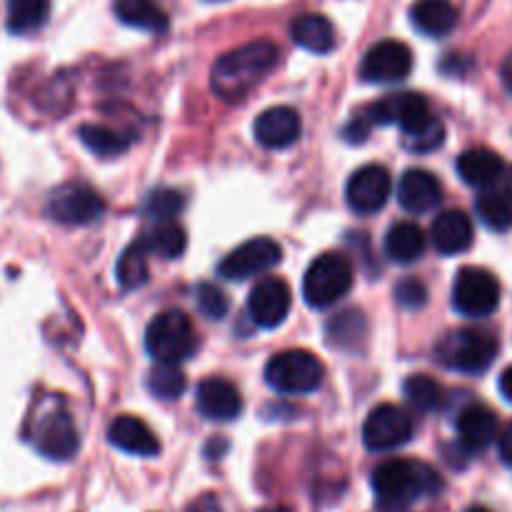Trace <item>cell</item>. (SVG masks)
<instances>
[{
  "label": "cell",
  "mask_w": 512,
  "mask_h": 512,
  "mask_svg": "<svg viewBox=\"0 0 512 512\" xmlns=\"http://www.w3.org/2000/svg\"><path fill=\"white\" fill-rule=\"evenodd\" d=\"M78 138L80 143H83L90 153L98 155V158H118V155H123L125 150L130 148V138L105 128V125L95 123L80 125Z\"/></svg>",
  "instance_id": "f1b7e54d"
},
{
  "label": "cell",
  "mask_w": 512,
  "mask_h": 512,
  "mask_svg": "<svg viewBox=\"0 0 512 512\" xmlns=\"http://www.w3.org/2000/svg\"><path fill=\"white\" fill-rule=\"evenodd\" d=\"M255 140L268 150H283L298 143L303 133V120L298 110L290 105H275V108L263 110L253 125Z\"/></svg>",
  "instance_id": "2e32d148"
},
{
  "label": "cell",
  "mask_w": 512,
  "mask_h": 512,
  "mask_svg": "<svg viewBox=\"0 0 512 512\" xmlns=\"http://www.w3.org/2000/svg\"><path fill=\"white\" fill-rule=\"evenodd\" d=\"M50 15V0H8L5 25L13 35H28L43 28Z\"/></svg>",
  "instance_id": "4316f807"
},
{
  "label": "cell",
  "mask_w": 512,
  "mask_h": 512,
  "mask_svg": "<svg viewBox=\"0 0 512 512\" xmlns=\"http://www.w3.org/2000/svg\"><path fill=\"white\" fill-rule=\"evenodd\" d=\"M413 70V53L400 40H380L365 53L360 75L368 83H400Z\"/></svg>",
  "instance_id": "5bb4252c"
},
{
  "label": "cell",
  "mask_w": 512,
  "mask_h": 512,
  "mask_svg": "<svg viewBox=\"0 0 512 512\" xmlns=\"http://www.w3.org/2000/svg\"><path fill=\"white\" fill-rule=\"evenodd\" d=\"M195 328L180 310H165L150 320L145 330V348L158 363H180L195 350Z\"/></svg>",
  "instance_id": "8992f818"
},
{
  "label": "cell",
  "mask_w": 512,
  "mask_h": 512,
  "mask_svg": "<svg viewBox=\"0 0 512 512\" xmlns=\"http://www.w3.org/2000/svg\"><path fill=\"white\" fill-rule=\"evenodd\" d=\"M473 220L463 210H445L433 220L430 240L440 255H460L473 245Z\"/></svg>",
  "instance_id": "ffe728a7"
},
{
  "label": "cell",
  "mask_w": 512,
  "mask_h": 512,
  "mask_svg": "<svg viewBox=\"0 0 512 512\" xmlns=\"http://www.w3.org/2000/svg\"><path fill=\"white\" fill-rule=\"evenodd\" d=\"M390 193H393V180L388 168L383 165H363L355 170L345 188V200L350 210L358 215H375L385 208Z\"/></svg>",
  "instance_id": "4fadbf2b"
},
{
  "label": "cell",
  "mask_w": 512,
  "mask_h": 512,
  "mask_svg": "<svg viewBox=\"0 0 512 512\" xmlns=\"http://www.w3.org/2000/svg\"><path fill=\"white\" fill-rule=\"evenodd\" d=\"M500 393H503V398L512 403V365L510 368L503 370V375H500Z\"/></svg>",
  "instance_id": "60d3db41"
},
{
  "label": "cell",
  "mask_w": 512,
  "mask_h": 512,
  "mask_svg": "<svg viewBox=\"0 0 512 512\" xmlns=\"http://www.w3.org/2000/svg\"><path fill=\"white\" fill-rule=\"evenodd\" d=\"M280 50L273 40H253L220 55L210 73V88L225 103H238L258 88L278 65Z\"/></svg>",
  "instance_id": "6da1fadb"
},
{
  "label": "cell",
  "mask_w": 512,
  "mask_h": 512,
  "mask_svg": "<svg viewBox=\"0 0 512 512\" xmlns=\"http://www.w3.org/2000/svg\"><path fill=\"white\" fill-rule=\"evenodd\" d=\"M498 450H500V458H503V463L512 465V423L505 425L503 433L498 435Z\"/></svg>",
  "instance_id": "ab89813d"
},
{
  "label": "cell",
  "mask_w": 512,
  "mask_h": 512,
  "mask_svg": "<svg viewBox=\"0 0 512 512\" xmlns=\"http://www.w3.org/2000/svg\"><path fill=\"white\" fill-rule=\"evenodd\" d=\"M370 120L365 118V115H360V118H355L353 123L345 128V138L350 140V143H363L365 138H368V130H370Z\"/></svg>",
  "instance_id": "74e56055"
},
{
  "label": "cell",
  "mask_w": 512,
  "mask_h": 512,
  "mask_svg": "<svg viewBox=\"0 0 512 512\" xmlns=\"http://www.w3.org/2000/svg\"><path fill=\"white\" fill-rule=\"evenodd\" d=\"M425 245H428V238H425L423 230L415 223H408V220L390 225V230L385 233V255L393 263H415L425 253Z\"/></svg>",
  "instance_id": "d4e9b609"
},
{
  "label": "cell",
  "mask_w": 512,
  "mask_h": 512,
  "mask_svg": "<svg viewBox=\"0 0 512 512\" xmlns=\"http://www.w3.org/2000/svg\"><path fill=\"white\" fill-rule=\"evenodd\" d=\"M365 118L378 125H400L405 135L425 128L433 120L430 103L420 93H400L373 103L365 110Z\"/></svg>",
  "instance_id": "7c38bea8"
},
{
  "label": "cell",
  "mask_w": 512,
  "mask_h": 512,
  "mask_svg": "<svg viewBox=\"0 0 512 512\" xmlns=\"http://www.w3.org/2000/svg\"><path fill=\"white\" fill-rule=\"evenodd\" d=\"M403 143L413 153H433V150H438L445 143V125L438 118H433L425 128L405 135Z\"/></svg>",
  "instance_id": "e575fe53"
},
{
  "label": "cell",
  "mask_w": 512,
  "mask_h": 512,
  "mask_svg": "<svg viewBox=\"0 0 512 512\" xmlns=\"http://www.w3.org/2000/svg\"><path fill=\"white\" fill-rule=\"evenodd\" d=\"M145 248L148 253L160 255L165 260L180 258L188 248V235H185L183 225L175 220H158V225L145 235Z\"/></svg>",
  "instance_id": "83f0119b"
},
{
  "label": "cell",
  "mask_w": 512,
  "mask_h": 512,
  "mask_svg": "<svg viewBox=\"0 0 512 512\" xmlns=\"http://www.w3.org/2000/svg\"><path fill=\"white\" fill-rule=\"evenodd\" d=\"M115 273H118V283L123 290H135L140 288V285L148 283L150 268H148V248H145V243L128 245V248L123 250V255H120Z\"/></svg>",
  "instance_id": "f546056e"
},
{
  "label": "cell",
  "mask_w": 512,
  "mask_h": 512,
  "mask_svg": "<svg viewBox=\"0 0 512 512\" xmlns=\"http://www.w3.org/2000/svg\"><path fill=\"white\" fill-rule=\"evenodd\" d=\"M353 288V265L345 255L325 253L310 263L303 278V295L310 308H330Z\"/></svg>",
  "instance_id": "5b68a950"
},
{
  "label": "cell",
  "mask_w": 512,
  "mask_h": 512,
  "mask_svg": "<svg viewBox=\"0 0 512 512\" xmlns=\"http://www.w3.org/2000/svg\"><path fill=\"white\" fill-rule=\"evenodd\" d=\"M403 393L405 400L423 413L443 405V385L430 375H410L403 385Z\"/></svg>",
  "instance_id": "d6a6232c"
},
{
  "label": "cell",
  "mask_w": 512,
  "mask_h": 512,
  "mask_svg": "<svg viewBox=\"0 0 512 512\" xmlns=\"http://www.w3.org/2000/svg\"><path fill=\"white\" fill-rule=\"evenodd\" d=\"M325 365L310 350H283L265 365V383L280 395H308L323 385Z\"/></svg>",
  "instance_id": "3957f363"
},
{
  "label": "cell",
  "mask_w": 512,
  "mask_h": 512,
  "mask_svg": "<svg viewBox=\"0 0 512 512\" xmlns=\"http://www.w3.org/2000/svg\"><path fill=\"white\" fill-rule=\"evenodd\" d=\"M198 410L203 418L228 423L243 413V398L230 380L205 378L198 385Z\"/></svg>",
  "instance_id": "ac0fdd59"
},
{
  "label": "cell",
  "mask_w": 512,
  "mask_h": 512,
  "mask_svg": "<svg viewBox=\"0 0 512 512\" xmlns=\"http://www.w3.org/2000/svg\"><path fill=\"white\" fill-rule=\"evenodd\" d=\"M395 300H398L403 308H423V305L428 303V288H425V283H420V280L405 278L395 285Z\"/></svg>",
  "instance_id": "8d00e7d4"
},
{
  "label": "cell",
  "mask_w": 512,
  "mask_h": 512,
  "mask_svg": "<svg viewBox=\"0 0 512 512\" xmlns=\"http://www.w3.org/2000/svg\"><path fill=\"white\" fill-rule=\"evenodd\" d=\"M188 512H223V505H220V500L215 495H200L198 500L190 503Z\"/></svg>",
  "instance_id": "f35d334b"
},
{
  "label": "cell",
  "mask_w": 512,
  "mask_h": 512,
  "mask_svg": "<svg viewBox=\"0 0 512 512\" xmlns=\"http://www.w3.org/2000/svg\"><path fill=\"white\" fill-rule=\"evenodd\" d=\"M108 440L113 448L138 458H153L160 453V440L148 425L133 415H118L108 428Z\"/></svg>",
  "instance_id": "d6986e66"
},
{
  "label": "cell",
  "mask_w": 512,
  "mask_h": 512,
  "mask_svg": "<svg viewBox=\"0 0 512 512\" xmlns=\"http://www.w3.org/2000/svg\"><path fill=\"white\" fill-rule=\"evenodd\" d=\"M478 218L485 228L495 233H505L512 228V200L505 193H485L475 200Z\"/></svg>",
  "instance_id": "1f68e13d"
},
{
  "label": "cell",
  "mask_w": 512,
  "mask_h": 512,
  "mask_svg": "<svg viewBox=\"0 0 512 512\" xmlns=\"http://www.w3.org/2000/svg\"><path fill=\"white\" fill-rule=\"evenodd\" d=\"M195 303H198V310L208 320H223L225 315H228V308H230V303H228V298H225L223 290L213 283L198 285V298H195Z\"/></svg>",
  "instance_id": "d590c367"
},
{
  "label": "cell",
  "mask_w": 512,
  "mask_h": 512,
  "mask_svg": "<svg viewBox=\"0 0 512 512\" xmlns=\"http://www.w3.org/2000/svg\"><path fill=\"white\" fill-rule=\"evenodd\" d=\"M28 438L43 458L55 460V463L73 458L80 445L73 418L60 405V400H53V403H48V408H43L35 415Z\"/></svg>",
  "instance_id": "277c9868"
},
{
  "label": "cell",
  "mask_w": 512,
  "mask_h": 512,
  "mask_svg": "<svg viewBox=\"0 0 512 512\" xmlns=\"http://www.w3.org/2000/svg\"><path fill=\"white\" fill-rule=\"evenodd\" d=\"M413 440V420L398 405H378L370 410L363 425V443L373 453H388V450L403 448Z\"/></svg>",
  "instance_id": "30bf717a"
},
{
  "label": "cell",
  "mask_w": 512,
  "mask_h": 512,
  "mask_svg": "<svg viewBox=\"0 0 512 512\" xmlns=\"http://www.w3.org/2000/svg\"><path fill=\"white\" fill-rule=\"evenodd\" d=\"M465 512H493V510L483 508V505H475V508H470V510H465Z\"/></svg>",
  "instance_id": "ee69618b"
},
{
  "label": "cell",
  "mask_w": 512,
  "mask_h": 512,
  "mask_svg": "<svg viewBox=\"0 0 512 512\" xmlns=\"http://www.w3.org/2000/svg\"><path fill=\"white\" fill-rule=\"evenodd\" d=\"M500 305V283L483 268H463L453 283V308L465 318H485Z\"/></svg>",
  "instance_id": "ba28073f"
},
{
  "label": "cell",
  "mask_w": 512,
  "mask_h": 512,
  "mask_svg": "<svg viewBox=\"0 0 512 512\" xmlns=\"http://www.w3.org/2000/svg\"><path fill=\"white\" fill-rule=\"evenodd\" d=\"M45 213L60 225H90L105 213V200L85 183H65L50 193Z\"/></svg>",
  "instance_id": "9c48e42d"
},
{
  "label": "cell",
  "mask_w": 512,
  "mask_h": 512,
  "mask_svg": "<svg viewBox=\"0 0 512 512\" xmlns=\"http://www.w3.org/2000/svg\"><path fill=\"white\" fill-rule=\"evenodd\" d=\"M458 435L465 450L480 453L498 438V415L488 405H468L458 418Z\"/></svg>",
  "instance_id": "44dd1931"
},
{
  "label": "cell",
  "mask_w": 512,
  "mask_h": 512,
  "mask_svg": "<svg viewBox=\"0 0 512 512\" xmlns=\"http://www.w3.org/2000/svg\"><path fill=\"white\" fill-rule=\"evenodd\" d=\"M258 512H290V510L283 508V505H273V508H263V510H258Z\"/></svg>",
  "instance_id": "7bdbcfd3"
},
{
  "label": "cell",
  "mask_w": 512,
  "mask_h": 512,
  "mask_svg": "<svg viewBox=\"0 0 512 512\" xmlns=\"http://www.w3.org/2000/svg\"><path fill=\"white\" fill-rule=\"evenodd\" d=\"M115 15L120 23L145 33H163L168 28V15L153 0H115Z\"/></svg>",
  "instance_id": "484cf974"
},
{
  "label": "cell",
  "mask_w": 512,
  "mask_h": 512,
  "mask_svg": "<svg viewBox=\"0 0 512 512\" xmlns=\"http://www.w3.org/2000/svg\"><path fill=\"white\" fill-rule=\"evenodd\" d=\"M458 173L473 188H490L505 173V163L495 150L470 148L458 158Z\"/></svg>",
  "instance_id": "603a6c76"
},
{
  "label": "cell",
  "mask_w": 512,
  "mask_h": 512,
  "mask_svg": "<svg viewBox=\"0 0 512 512\" xmlns=\"http://www.w3.org/2000/svg\"><path fill=\"white\" fill-rule=\"evenodd\" d=\"M280 260H283V250L273 238H253L230 250L218 265V273L225 280H250L260 273H268Z\"/></svg>",
  "instance_id": "8fae6325"
},
{
  "label": "cell",
  "mask_w": 512,
  "mask_h": 512,
  "mask_svg": "<svg viewBox=\"0 0 512 512\" xmlns=\"http://www.w3.org/2000/svg\"><path fill=\"white\" fill-rule=\"evenodd\" d=\"M398 200L408 213L425 215L435 210L443 200V185L430 170L410 168L398 183Z\"/></svg>",
  "instance_id": "e0dca14e"
},
{
  "label": "cell",
  "mask_w": 512,
  "mask_h": 512,
  "mask_svg": "<svg viewBox=\"0 0 512 512\" xmlns=\"http://www.w3.org/2000/svg\"><path fill=\"white\" fill-rule=\"evenodd\" d=\"M185 208V195L175 188H158L145 200V215L155 220H175Z\"/></svg>",
  "instance_id": "836d02e7"
},
{
  "label": "cell",
  "mask_w": 512,
  "mask_h": 512,
  "mask_svg": "<svg viewBox=\"0 0 512 512\" xmlns=\"http://www.w3.org/2000/svg\"><path fill=\"white\" fill-rule=\"evenodd\" d=\"M410 23L428 38H445L458 25V8L450 0H418L410 8Z\"/></svg>",
  "instance_id": "7402d4cb"
},
{
  "label": "cell",
  "mask_w": 512,
  "mask_h": 512,
  "mask_svg": "<svg viewBox=\"0 0 512 512\" xmlns=\"http://www.w3.org/2000/svg\"><path fill=\"white\" fill-rule=\"evenodd\" d=\"M290 35L300 48L325 55L335 48V28L325 15L305 13L290 23Z\"/></svg>",
  "instance_id": "cb8c5ba5"
},
{
  "label": "cell",
  "mask_w": 512,
  "mask_h": 512,
  "mask_svg": "<svg viewBox=\"0 0 512 512\" xmlns=\"http://www.w3.org/2000/svg\"><path fill=\"white\" fill-rule=\"evenodd\" d=\"M373 493L383 510L398 512L443 490V478L420 460H388L373 473Z\"/></svg>",
  "instance_id": "7a4b0ae2"
},
{
  "label": "cell",
  "mask_w": 512,
  "mask_h": 512,
  "mask_svg": "<svg viewBox=\"0 0 512 512\" xmlns=\"http://www.w3.org/2000/svg\"><path fill=\"white\" fill-rule=\"evenodd\" d=\"M500 180H503V193L512 200V165H510V168H505L503 178H500Z\"/></svg>",
  "instance_id": "b9f144b4"
},
{
  "label": "cell",
  "mask_w": 512,
  "mask_h": 512,
  "mask_svg": "<svg viewBox=\"0 0 512 512\" xmlns=\"http://www.w3.org/2000/svg\"><path fill=\"white\" fill-rule=\"evenodd\" d=\"M290 308H293V293L290 285L280 278H263L248 298V313L258 328H278L285 323Z\"/></svg>",
  "instance_id": "9a60e30c"
},
{
  "label": "cell",
  "mask_w": 512,
  "mask_h": 512,
  "mask_svg": "<svg viewBox=\"0 0 512 512\" xmlns=\"http://www.w3.org/2000/svg\"><path fill=\"white\" fill-rule=\"evenodd\" d=\"M438 358L448 368L465 375H480L493 365L498 355V343L480 330H453L438 345Z\"/></svg>",
  "instance_id": "52a82bcc"
},
{
  "label": "cell",
  "mask_w": 512,
  "mask_h": 512,
  "mask_svg": "<svg viewBox=\"0 0 512 512\" xmlns=\"http://www.w3.org/2000/svg\"><path fill=\"white\" fill-rule=\"evenodd\" d=\"M185 388H188V380L178 363H158L148 373V390L158 400H178Z\"/></svg>",
  "instance_id": "4dcf8cb0"
}]
</instances>
